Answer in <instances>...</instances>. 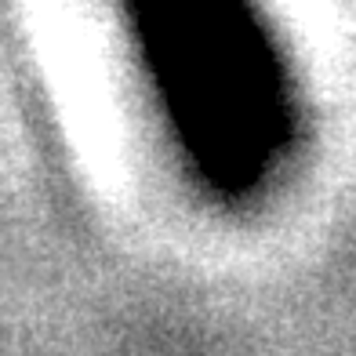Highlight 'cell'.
I'll return each instance as SVG.
<instances>
[{"instance_id":"1","label":"cell","mask_w":356,"mask_h":356,"mask_svg":"<svg viewBox=\"0 0 356 356\" xmlns=\"http://www.w3.org/2000/svg\"><path fill=\"white\" fill-rule=\"evenodd\" d=\"M160 95L193 160L248 189L280 156V62L251 0H131Z\"/></svg>"}]
</instances>
